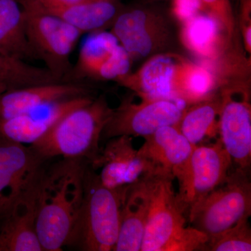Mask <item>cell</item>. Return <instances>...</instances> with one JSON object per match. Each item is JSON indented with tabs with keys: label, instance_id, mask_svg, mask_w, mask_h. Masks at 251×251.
Returning <instances> with one entry per match:
<instances>
[{
	"label": "cell",
	"instance_id": "obj_1",
	"mask_svg": "<svg viewBox=\"0 0 251 251\" xmlns=\"http://www.w3.org/2000/svg\"><path fill=\"white\" fill-rule=\"evenodd\" d=\"M88 164L80 158H63L41 173L36 232L44 251H62L69 245L83 203Z\"/></svg>",
	"mask_w": 251,
	"mask_h": 251
},
{
	"label": "cell",
	"instance_id": "obj_2",
	"mask_svg": "<svg viewBox=\"0 0 251 251\" xmlns=\"http://www.w3.org/2000/svg\"><path fill=\"white\" fill-rule=\"evenodd\" d=\"M173 175L157 171L148 179L150 204L141 251H205L208 236L193 226L180 207Z\"/></svg>",
	"mask_w": 251,
	"mask_h": 251
},
{
	"label": "cell",
	"instance_id": "obj_3",
	"mask_svg": "<svg viewBox=\"0 0 251 251\" xmlns=\"http://www.w3.org/2000/svg\"><path fill=\"white\" fill-rule=\"evenodd\" d=\"M113 110L103 96L94 98L69 112L30 148L46 161L63 157L90 164L100 152L102 133Z\"/></svg>",
	"mask_w": 251,
	"mask_h": 251
},
{
	"label": "cell",
	"instance_id": "obj_4",
	"mask_svg": "<svg viewBox=\"0 0 251 251\" xmlns=\"http://www.w3.org/2000/svg\"><path fill=\"white\" fill-rule=\"evenodd\" d=\"M127 188L105 187L88 164L83 203L69 244L81 251H114Z\"/></svg>",
	"mask_w": 251,
	"mask_h": 251
},
{
	"label": "cell",
	"instance_id": "obj_5",
	"mask_svg": "<svg viewBox=\"0 0 251 251\" xmlns=\"http://www.w3.org/2000/svg\"><path fill=\"white\" fill-rule=\"evenodd\" d=\"M250 172L231 169L224 182L187 216L193 227L210 237L251 215Z\"/></svg>",
	"mask_w": 251,
	"mask_h": 251
},
{
	"label": "cell",
	"instance_id": "obj_6",
	"mask_svg": "<svg viewBox=\"0 0 251 251\" xmlns=\"http://www.w3.org/2000/svg\"><path fill=\"white\" fill-rule=\"evenodd\" d=\"M151 4L124 5L112 23L111 32L131 59L163 53L171 45L168 20Z\"/></svg>",
	"mask_w": 251,
	"mask_h": 251
},
{
	"label": "cell",
	"instance_id": "obj_7",
	"mask_svg": "<svg viewBox=\"0 0 251 251\" xmlns=\"http://www.w3.org/2000/svg\"><path fill=\"white\" fill-rule=\"evenodd\" d=\"M232 168L230 158L219 138L198 145L175 176L179 184L178 204L186 218L211 191L219 186Z\"/></svg>",
	"mask_w": 251,
	"mask_h": 251
},
{
	"label": "cell",
	"instance_id": "obj_8",
	"mask_svg": "<svg viewBox=\"0 0 251 251\" xmlns=\"http://www.w3.org/2000/svg\"><path fill=\"white\" fill-rule=\"evenodd\" d=\"M25 13L28 41L38 59L54 76L64 80L72 72L71 54L82 33L53 14Z\"/></svg>",
	"mask_w": 251,
	"mask_h": 251
},
{
	"label": "cell",
	"instance_id": "obj_9",
	"mask_svg": "<svg viewBox=\"0 0 251 251\" xmlns=\"http://www.w3.org/2000/svg\"><path fill=\"white\" fill-rule=\"evenodd\" d=\"M221 108L219 139L227 153L231 169L250 172L251 106L248 83L232 84L219 91Z\"/></svg>",
	"mask_w": 251,
	"mask_h": 251
},
{
	"label": "cell",
	"instance_id": "obj_10",
	"mask_svg": "<svg viewBox=\"0 0 251 251\" xmlns=\"http://www.w3.org/2000/svg\"><path fill=\"white\" fill-rule=\"evenodd\" d=\"M186 106L184 102L166 99H142L140 103H135L130 98L125 99L114 109L101 140L121 135L145 138L161 127L176 126Z\"/></svg>",
	"mask_w": 251,
	"mask_h": 251
},
{
	"label": "cell",
	"instance_id": "obj_11",
	"mask_svg": "<svg viewBox=\"0 0 251 251\" xmlns=\"http://www.w3.org/2000/svg\"><path fill=\"white\" fill-rule=\"evenodd\" d=\"M90 165L94 171L100 170L99 174L100 182L112 189L128 187L158 171L135 149L133 137L127 135L108 140Z\"/></svg>",
	"mask_w": 251,
	"mask_h": 251
},
{
	"label": "cell",
	"instance_id": "obj_12",
	"mask_svg": "<svg viewBox=\"0 0 251 251\" xmlns=\"http://www.w3.org/2000/svg\"><path fill=\"white\" fill-rule=\"evenodd\" d=\"M45 162L30 147L0 138V220L37 181Z\"/></svg>",
	"mask_w": 251,
	"mask_h": 251
},
{
	"label": "cell",
	"instance_id": "obj_13",
	"mask_svg": "<svg viewBox=\"0 0 251 251\" xmlns=\"http://www.w3.org/2000/svg\"><path fill=\"white\" fill-rule=\"evenodd\" d=\"M93 99L90 95L53 102L1 120L0 138L31 145L47 133L69 112L89 103Z\"/></svg>",
	"mask_w": 251,
	"mask_h": 251
},
{
	"label": "cell",
	"instance_id": "obj_14",
	"mask_svg": "<svg viewBox=\"0 0 251 251\" xmlns=\"http://www.w3.org/2000/svg\"><path fill=\"white\" fill-rule=\"evenodd\" d=\"M39 178L0 220V251H44L36 232Z\"/></svg>",
	"mask_w": 251,
	"mask_h": 251
},
{
	"label": "cell",
	"instance_id": "obj_15",
	"mask_svg": "<svg viewBox=\"0 0 251 251\" xmlns=\"http://www.w3.org/2000/svg\"><path fill=\"white\" fill-rule=\"evenodd\" d=\"M183 57L172 52L155 54L135 74L118 81L142 99L179 100L175 92V77ZM185 103V102H184Z\"/></svg>",
	"mask_w": 251,
	"mask_h": 251
},
{
	"label": "cell",
	"instance_id": "obj_16",
	"mask_svg": "<svg viewBox=\"0 0 251 251\" xmlns=\"http://www.w3.org/2000/svg\"><path fill=\"white\" fill-rule=\"evenodd\" d=\"M78 81H60L12 89L0 94V121L53 102L90 96Z\"/></svg>",
	"mask_w": 251,
	"mask_h": 251
},
{
	"label": "cell",
	"instance_id": "obj_17",
	"mask_svg": "<svg viewBox=\"0 0 251 251\" xmlns=\"http://www.w3.org/2000/svg\"><path fill=\"white\" fill-rule=\"evenodd\" d=\"M182 25L183 44L204 65L216 64L229 51L240 46L239 41L227 36L215 18L205 13H200Z\"/></svg>",
	"mask_w": 251,
	"mask_h": 251
},
{
	"label": "cell",
	"instance_id": "obj_18",
	"mask_svg": "<svg viewBox=\"0 0 251 251\" xmlns=\"http://www.w3.org/2000/svg\"><path fill=\"white\" fill-rule=\"evenodd\" d=\"M145 139L138 150L157 169L174 176L182 169L192 153L190 143L176 126L161 127Z\"/></svg>",
	"mask_w": 251,
	"mask_h": 251
},
{
	"label": "cell",
	"instance_id": "obj_19",
	"mask_svg": "<svg viewBox=\"0 0 251 251\" xmlns=\"http://www.w3.org/2000/svg\"><path fill=\"white\" fill-rule=\"evenodd\" d=\"M149 176L126 190L114 251H141L150 204Z\"/></svg>",
	"mask_w": 251,
	"mask_h": 251
},
{
	"label": "cell",
	"instance_id": "obj_20",
	"mask_svg": "<svg viewBox=\"0 0 251 251\" xmlns=\"http://www.w3.org/2000/svg\"><path fill=\"white\" fill-rule=\"evenodd\" d=\"M0 53L25 62L39 59L28 41L25 13L17 0H0Z\"/></svg>",
	"mask_w": 251,
	"mask_h": 251
},
{
	"label": "cell",
	"instance_id": "obj_21",
	"mask_svg": "<svg viewBox=\"0 0 251 251\" xmlns=\"http://www.w3.org/2000/svg\"><path fill=\"white\" fill-rule=\"evenodd\" d=\"M221 108V95L218 92L210 98L187 105L176 127L194 146L216 140Z\"/></svg>",
	"mask_w": 251,
	"mask_h": 251
},
{
	"label": "cell",
	"instance_id": "obj_22",
	"mask_svg": "<svg viewBox=\"0 0 251 251\" xmlns=\"http://www.w3.org/2000/svg\"><path fill=\"white\" fill-rule=\"evenodd\" d=\"M123 6L122 0H80L50 14L62 18L83 34L112 26Z\"/></svg>",
	"mask_w": 251,
	"mask_h": 251
},
{
	"label": "cell",
	"instance_id": "obj_23",
	"mask_svg": "<svg viewBox=\"0 0 251 251\" xmlns=\"http://www.w3.org/2000/svg\"><path fill=\"white\" fill-rule=\"evenodd\" d=\"M219 90L221 85L211 69L183 58L175 77V92L179 100L191 105L210 98Z\"/></svg>",
	"mask_w": 251,
	"mask_h": 251
},
{
	"label": "cell",
	"instance_id": "obj_24",
	"mask_svg": "<svg viewBox=\"0 0 251 251\" xmlns=\"http://www.w3.org/2000/svg\"><path fill=\"white\" fill-rule=\"evenodd\" d=\"M119 41L110 31H93L81 47L75 69L69 75L73 79L94 78L99 69L119 46Z\"/></svg>",
	"mask_w": 251,
	"mask_h": 251
},
{
	"label": "cell",
	"instance_id": "obj_25",
	"mask_svg": "<svg viewBox=\"0 0 251 251\" xmlns=\"http://www.w3.org/2000/svg\"><path fill=\"white\" fill-rule=\"evenodd\" d=\"M47 69L0 53V86L6 90L39 84L60 82Z\"/></svg>",
	"mask_w": 251,
	"mask_h": 251
},
{
	"label": "cell",
	"instance_id": "obj_26",
	"mask_svg": "<svg viewBox=\"0 0 251 251\" xmlns=\"http://www.w3.org/2000/svg\"><path fill=\"white\" fill-rule=\"evenodd\" d=\"M205 251H251V229L249 218H244L224 232L209 237Z\"/></svg>",
	"mask_w": 251,
	"mask_h": 251
},
{
	"label": "cell",
	"instance_id": "obj_27",
	"mask_svg": "<svg viewBox=\"0 0 251 251\" xmlns=\"http://www.w3.org/2000/svg\"><path fill=\"white\" fill-rule=\"evenodd\" d=\"M202 11L215 18L231 39L239 41L231 0H199Z\"/></svg>",
	"mask_w": 251,
	"mask_h": 251
},
{
	"label": "cell",
	"instance_id": "obj_28",
	"mask_svg": "<svg viewBox=\"0 0 251 251\" xmlns=\"http://www.w3.org/2000/svg\"><path fill=\"white\" fill-rule=\"evenodd\" d=\"M131 58L120 44L109 58L102 64L94 78L102 80H116L130 74Z\"/></svg>",
	"mask_w": 251,
	"mask_h": 251
},
{
	"label": "cell",
	"instance_id": "obj_29",
	"mask_svg": "<svg viewBox=\"0 0 251 251\" xmlns=\"http://www.w3.org/2000/svg\"><path fill=\"white\" fill-rule=\"evenodd\" d=\"M173 13L175 17L181 24L187 22L190 19L199 14L201 5L199 0H173Z\"/></svg>",
	"mask_w": 251,
	"mask_h": 251
},
{
	"label": "cell",
	"instance_id": "obj_30",
	"mask_svg": "<svg viewBox=\"0 0 251 251\" xmlns=\"http://www.w3.org/2000/svg\"><path fill=\"white\" fill-rule=\"evenodd\" d=\"M80 0H45L43 5L42 12L52 13L59 11L77 4Z\"/></svg>",
	"mask_w": 251,
	"mask_h": 251
},
{
	"label": "cell",
	"instance_id": "obj_31",
	"mask_svg": "<svg viewBox=\"0 0 251 251\" xmlns=\"http://www.w3.org/2000/svg\"><path fill=\"white\" fill-rule=\"evenodd\" d=\"M24 11L28 13L42 12L45 0H17Z\"/></svg>",
	"mask_w": 251,
	"mask_h": 251
},
{
	"label": "cell",
	"instance_id": "obj_32",
	"mask_svg": "<svg viewBox=\"0 0 251 251\" xmlns=\"http://www.w3.org/2000/svg\"><path fill=\"white\" fill-rule=\"evenodd\" d=\"M163 1V0H142V2L145 4H154L158 1Z\"/></svg>",
	"mask_w": 251,
	"mask_h": 251
},
{
	"label": "cell",
	"instance_id": "obj_33",
	"mask_svg": "<svg viewBox=\"0 0 251 251\" xmlns=\"http://www.w3.org/2000/svg\"><path fill=\"white\" fill-rule=\"evenodd\" d=\"M241 5L251 3V0H240Z\"/></svg>",
	"mask_w": 251,
	"mask_h": 251
},
{
	"label": "cell",
	"instance_id": "obj_34",
	"mask_svg": "<svg viewBox=\"0 0 251 251\" xmlns=\"http://www.w3.org/2000/svg\"><path fill=\"white\" fill-rule=\"evenodd\" d=\"M5 91H6V89H5V88H4V87H1V86H0V94H1V93H3V92H5Z\"/></svg>",
	"mask_w": 251,
	"mask_h": 251
}]
</instances>
